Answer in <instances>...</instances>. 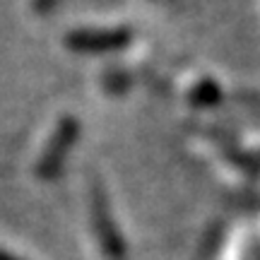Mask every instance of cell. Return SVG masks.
Segmentation results:
<instances>
[{"mask_svg": "<svg viewBox=\"0 0 260 260\" xmlns=\"http://www.w3.org/2000/svg\"><path fill=\"white\" fill-rule=\"evenodd\" d=\"M222 99L224 89L214 77H200L188 92V102L198 106V109H212L217 104H222Z\"/></svg>", "mask_w": 260, "mask_h": 260, "instance_id": "cell-5", "label": "cell"}, {"mask_svg": "<svg viewBox=\"0 0 260 260\" xmlns=\"http://www.w3.org/2000/svg\"><path fill=\"white\" fill-rule=\"evenodd\" d=\"M58 3L60 0H31V10L37 12L39 17H46L58 8Z\"/></svg>", "mask_w": 260, "mask_h": 260, "instance_id": "cell-7", "label": "cell"}, {"mask_svg": "<svg viewBox=\"0 0 260 260\" xmlns=\"http://www.w3.org/2000/svg\"><path fill=\"white\" fill-rule=\"evenodd\" d=\"M89 217H92V226L102 251L109 258L121 260L125 253V241L118 232V224H116L111 203H109V193L102 186V181H94L89 188Z\"/></svg>", "mask_w": 260, "mask_h": 260, "instance_id": "cell-3", "label": "cell"}, {"mask_svg": "<svg viewBox=\"0 0 260 260\" xmlns=\"http://www.w3.org/2000/svg\"><path fill=\"white\" fill-rule=\"evenodd\" d=\"M80 133H82V123H80L77 116L65 113V116L58 118L56 128L51 133L48 142L44 145V149L39 152L37 164H34V174L41 181H53V178L63 174L65 161L73 154L75 145L80 140Z\"/></svg>", "mask_w": 260, "mask_h": 260, "instance_id": "cell-1", "label": "cell"}, {"mask_svg": "<svg viewBox=\"0 0 260 260\" xmlns=\"http://www.w3.org/2000/svg\"><path fill=\"white\" fill-rule=\"evenodd\" d=\"M99 84H102V89L106 94L118 96V94H125L133 87V73L125 70V68H109V70L102 73Z\"/></svg>", "mask_w": 260, "mask_h": 260, "instance_id": "cell-6", "label": "cell"}, {"mask_svg": "<svg viewBox=\"0 0 260 260\" xmlns=\"http://www.w3.org/2000/svg\"><path fill=\"white\" fill-rule=\"evenodd\" d=\"M217 147L222 152V157L232 164L236 171L248 174V176H260V149H248L234 138H217Z\"/></svg>", "mask_w": 260, "mask_h": 260, "instance_id": "cell-4", "label": "cell"}, {"mask_svg": "<svg viewBox=\"0 0 260 260\" xmlns=\"http://www.w3.org/2000/svg\"><path fill=\"white\" fill-rule=\"evenodd\" d=\"M0 260H19V258L12 255V253H8V251H0Z\"/></svg>", "mask_w": 260, "mask_h": 260, "instance_id": "cell-8", "label": "cell"}, {"mask_svg": "<svg viewBox=\"0 0 260 260\" xmlns=\"http://www.w3.org/2000/svg\"><path fill=\"white\" fill-rule=\"evenodd\" d=\"M135 41V27L118 24V27H77L63 37V44L73 53L82 56H106L128 48Z\"/></svg>", "mask_w": 260, "mask_h": 260, "instance_id": "cell-2", "label": "cell"}]
</instances>
